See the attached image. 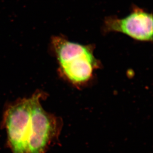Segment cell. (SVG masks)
Returning a JSON list of instances; mask_svg holds the SVG:
<instances>
[{
    "instance_id": "6da1fadb",
    "label": "cell",
    "mask_w": 153,
    "mask_h": 153,
    "mask_svg": "<svg viewBox=\"0 0 153 153\" xmlns=\"http://www.w3.org/2000/svg\"><path fill=\"white\" fill-rule=\"evenodd\" d=\"M52 44L61 71L69 81L81 84L90 79L98 62L90 46L61 36L53 37Z\"/></svg>"
},
{
    "instance_id": "7a4b0ae2",
    "label": "cell",
    "mask_w": 153,
    "mask_h": 153,
    "mask_svg": "<svg viewBox=\"0 0 153 153\" xmlns=\"http://www.w3.org/2000/svg\"><path fill=\"white\" fill-rule=\"evenodd\" d=\"M42 97V92H39L31 97L29 153H46L58 139L62 129V121L42 107L40 103Z\"/></svg>"
},
{
    "instance_id": "3957f363",
    "label": "cell",
    "mask_w": 153,
    "mask_h": 153,
    "mask_svg": "<svg viewBox=\"0 0 153 153\" xmlns=\"http://www.w3.org/2000/svg\"><path fill=\"white\" fill-rule=\"evenodd\" d=\"M31 98L19 99L8 104L3 114L7 144L12 153H29Z\"/></svg>"
},
{
    "instance_id": "277c9868",
    "label": "cell",
    "mask_w": 153,
    "mask_h": 153,
    "mask_svg": "<svg viewBox=\"0 0 153 153\" xmlns=\"http://www.w3.org/2000/svg\"><path fill=\"white\" fill-rule=\"evenodd\" d=\"M102 29L105 32H117L127 35L140 41L153 40V15L134 5L126 17H105Z\"/></svg>"
}]
</instances>
